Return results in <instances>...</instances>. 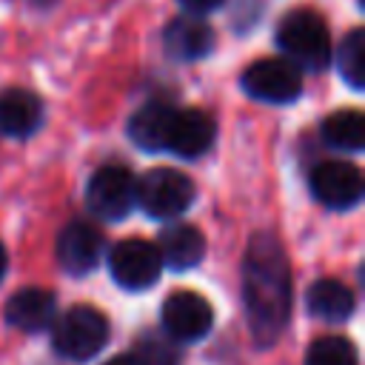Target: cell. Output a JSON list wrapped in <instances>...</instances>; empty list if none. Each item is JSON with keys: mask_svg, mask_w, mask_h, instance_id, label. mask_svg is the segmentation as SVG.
<instances>
[{"mask_svg": "<svg viewBox=\"0 0 365 365\" xmlns=\"http://www.w3.org/2000/svg\"><path fill=\"white\" fill-rule=\"evenodd\" d=\"M217 137V123L211 114L200 108H174L165 131V148L182 160L202 157Z\"/></svg>", "mask_w": 365, "mask_h": 365, "instance_id": "11", "label": "cell"}, {"mask_svg": "<svg viewBox=\"0 0 365 365\" xmlns=\"http://www.w3.org/2000/svg\"><path fill=\"white\" fill-rule=\"evenodd\" d=\"M163 331L177 342H197L214 325V308L197 291H174L160 308Z\"/></svg>", "mask_w": 365, "mask_h": 365, "instance_id": "9", "label": "cell"}, {"mask_svg": "<svg viewBox=\"0 0 365 365\" xmlns=\"http://www.w3.org/2000/svg\"><path fill=\"white\" fill-rule=\"evenodd\" d=\"M277 43L282 54L297 66L308 71H319L331 60V34L319 14L308 9H294L279 20Z\"/></svg>", "mask_w": 365, "mask_h": 365, "instance_id": "2", "label": "cell"}, {"mask_svg": "<svg viewBox=\"0 0 365 365\" xmlns=\"http://www.w3.org/2000/svg\"><path fill=\"white\" fill-rule=\"evenodd\" d=\"M111 279L125 291H145L160 279L163 259L154 242L148 240H120L108 251Z\"/></svg>", "mask_w": 365, "mask_h": 365, "instance_id": "6", "label": "cell"}, {"mask_svg": "<svg viewBox=\"0 0 365 365\" xmlns=\"http://www.w3.org/2000/svg\"><path fill=\"white\" fill-rule=\"evenodd\" d=\"M140 348V362L143 365H180V348L177 339H171L168 334L160 331H143L137 339Z\"/></svg>", "mask_w": 365, "mask_h": 365, "instance_id": "21", "label": "cell"}, {"mask_svg": "<svg viewBox=\"0 0 365 365\" xmlns=\"http://www.w3.org/2000/svg\"><path fill=\"white\" fill-rule=\"evenodd\" d=\"M103 248H106L103 231L88 220H74L57 237V262L71 277H86L97 268Z\"/></svg>", "mask_w": 365, "mask_h": 365, "instance_id": "10", "label": "cell"}, {"mask_svg": "<svg viewBox=\"0 0 365 365\" xmlns=\"http://www.w3.org/2000/svg\"><path fill=\"white\" fill-rule=\"evenodd\" d=\"M336 68H339L342 80H345L354 91H362V88H365V31H362V29H354V31L339 43Z\"/></svg>", "mask_w": 365, "mask_h": 365, "instance_id": "19", "label": "cell"}, {"mask_svg": "<svg viewBox=\"0 0 365 365\" xmlns=\"http://www.w3.org/2000/svg\"><path fill=\"white\" fill-rule=\"evenodd\" d=\"M242 88L262 103H294L302 94V74L288 57H265L242 71Z\"/></svg>", "mask_w": 365, "mask_h": 365, "instance_id": "7", "label": "cell"}, {"mask_svg": "<svg viewBox=\"0 0 365 365\" xmlns=\"http://www.w3.org/2000/svg\"><path fill=\"white\" fill-rule=\"evenodd\" d=\"M356 348L345 336H319L305 354V365H356Z\"/></svg>", "mask_w": 365, "mask_h": 365, "instance_id": "20", "label": "cell"}, {"mask_svg": "<svg viewBox=\"0 0 365 365\" xmlns=\"http://www.w3.org/2000/svg\"><path fill=\"white\" fill-rule=\"evenodd\" d=\"M174 106L151 100L143 108H137L128 120V137L134 145H140L143 151H163L165 148V131H168V120H171Z\"/></svg>", "mask_w": 365, "mask_h": 365, "instance_id": "17", "label": "cell"}, {"mask_svg": "<svg viewBox=\"0 0 365 365\" xmlns=\"http://www.w3.org/2000/svg\"><path fill=\"white\" fill-rule=\"evenodd\" d=\"M108 342V319L91 305H71L51 322V345L63 359L86 362Z\"/></svg>", "mask_w": 365, "mask_h": 365, "instance_id": "3", "label": "cell"}, {"mask_svg": "<svg viewBox=\"0 0 365 365\" xmlns=\"http://www.w3.org/2000/svg\"><path fill=\"white\" fill-rule=\"evenodd\" d=\"M163 46H165V54L171 60H182V63H191V60H200L205 54H211L214 48V29L200 17V14H180L174 17L165 31H163Z\"/></svg>", "mask_w": 365, "mask_h": 365, "instance_id": "12", "label": "cell"}, {"mask_svg": "<svg viewBox=\"0 0 365 365\" xmlns=\"http://www.w3.org/2000/svg\"><path fill=\"white\" fill-rule=\"evenodd\" d=\"M86 202L100 220H123L137 205V180L125 165H103L86 185Z\"/></svg>", "mask_w": 365, "mask_h": 365, "instance_id": "5", "label": "cell"}, {"mask_svg": "<svg viewBox=\"0 0 365 365\" xmlns=\"http://www.w3.org/2000/svg\"><path fill=\"white\" fill-rule=\"evenodd\" d=\"M43 123V103L26 88H6L0 94V131L6 137H29Z\"/></svg>", "mask_w": 365, "mask_h": 365, "instance_id": "16", "label": "cell"}, {"mask_svg": "<svg viewBox=\"0 0 365 365\" xmlns=\"http://www.w3.org/2000/svg\"><path fill=\"white\" fill-rule=\"evenodd\" d=\"M54 317H57V302L54 294L46 288H20L6 302V322L29 334L46 331L54 322Z\"/></svg>", "mask_w": 365, "mask_h": 365, "instance_id": "13", "label": "cell"}, {"mask_svg": "<svg viewBox=\"0 0 365 365\" xmlns=\"http://www.w3.org/2000/svg\"><path fill=\"white\" fill-rule=\"evenodd\" d=\"M242 305L254 342L259 348L274 345L291 317V268L271 231L248 240L242 257Z\"/></svg>", "mask_w": 365, "mask_h": 365, "instance_id": "1", "label": "cell"}, {"mask_svg": "<svg viewBox=\"0 0 365 365\" xmlns=\"http://www.w3.org/2000/svg\"><path fill=\"white\" fill-rule=\"evenodd\" d=\"M308 185H311L314 200L334 211L354 208L362 200V188H365L362 171L345 160H325V163L314 165Z\"/></svg>", "mask_w": 365, "mask_h": 365, "instance_id": "8", "label": "cell"}, {"mask_svg": "<svg viewBox=\"0 0 365 365\" xmlns=\"http://www.w3.org/2000/svg\"><path fill=\"white\" fill-rule=\"evenodd\" d=\"M6 268H9V257H6V248H3V242H0V279L6 277Z\"/></svg>", "mask_w": 365, "mask_h": 365, "instance_id": "24", "label": "cell"}, {"mask_svg": "<svg viewBox=\"0 0 365 365\" xmlns=\"http://www.w3.org/2000/svg\"><path fill=\"white\" fill-rule=\"evenodd\" d=\"M322 140L342 151H362L365 145V117L354 108L334 111L322 123Z\"/></svg>", "mask_w": 365, "mask_h": 365, "instance_id": "18", "label": "cell"}, {"mask_svg": "<svg viewBox=\"0 0 365 365\" xmlns=\"http://www.w3.org/2000/svg\"><path fill=\"white\" fill-rule=\"evenodd\" d=\"M188 11H194V14H205V11H211V9H217L222 0H180Z\"/></svg>", "mask_w": 365, "mask_h": 365, "instance_id": "22", "label": "cell"}, {"mask_svg": "<svg viewBox=\"0 0 365 365\" xmlns=\"http://www.w3.org/2000/svg\"><path fill=\"white\" fill-rule=\"evenodd\" d=\"M305 308L314 319H322V322H345L354 308H356V297L354 291L334 279V277H322L317 282L308 285L305 291Z\"/></svg>", "mask_w": 365, "mask_h": 365, "instance_id": "15", "label": "cell"}, {"mask_svg": "<svg viewBox=\"0 0 365 365\" xmlns=\"http://www.w3.org/2000/svg\"><path fill=\"white\" fill-rule=\"evenodd\" d=\"M106 365H143V362H140V356H134V354H120V356H111Z\"/></svg>", "mask_w": 365, "mask_h": 365, "instance_id": "23", "label": "cell"}, {"mask_svg": "<svg viewBox=\"0 0 365 365\" xmlns=\"http://www.w3.org/2000/svg\"><path fill=\"white\" fill-rule=\"evenodd\" d=\"M197 188L177 168H151L137 180V205L154 220H171L191 208Z\"/></svg>", "mask_w": 365, "mask_h": 365, "instance_id": "4", "label": "cell"}, {"mask_svg": "<svg viewBox=\"0 0 365 365\" xmlns=\"http://www.w3.org/2000/svg\"><path fill=\"white\" fill-rule=\"evenodd\" d=\"M157 251H160L163 265H168L174 271H188V268L200 265V259L205 254V237L188 222H174L160 231Z\"/></svg>", "mask_w": 365, "mask_h": 365, "instance_id": "14", "label": "cell"}]
</instances>
